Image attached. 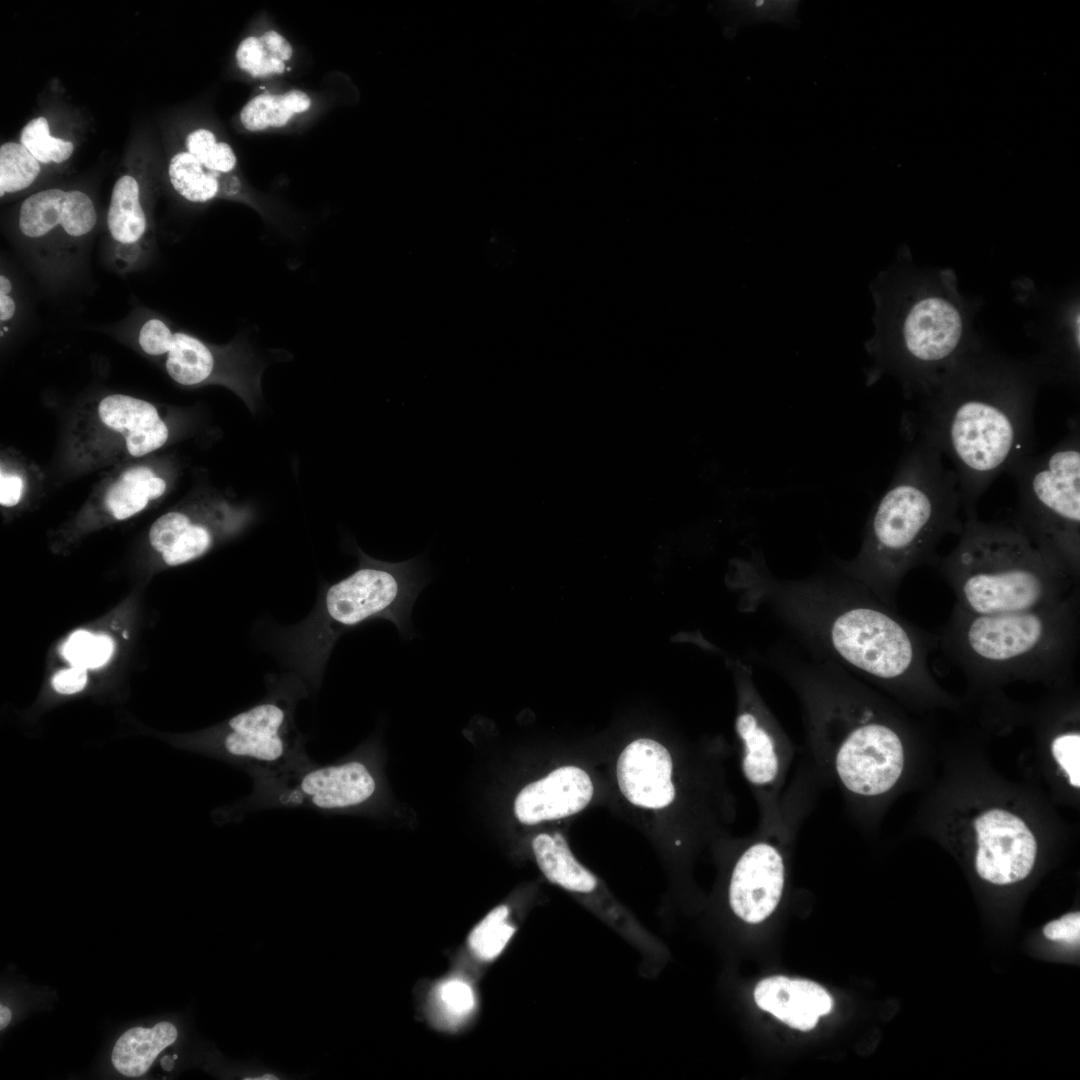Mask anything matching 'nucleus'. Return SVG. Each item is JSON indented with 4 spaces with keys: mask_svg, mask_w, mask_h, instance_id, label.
Listing matches in <instances>:
<instances>
[{
    "mask_svg": "<svg viewBox=\"0 0 1080 1080\" xmlns=\"http://www.w3.org/2000/svg\"><path fill=\"white\" fill-rule=\"evenodd\" d=\"M172 326L158 317L146 319L138 332V344L150 356H162L168 352L173 335Z\"/></svg>",
    "mask_w": 1080,
    "mask_h": 1080,
    "instance_id": "nucleus-36",
    "label": "nucleus"
},
{
    "mask_svg": "<svg viewBox=\"0 0 1080 1080\" xmlns=\"http://www.w3.org/2000/svg\"><path fill=\"white\" fill-rule=\"evenodd\" d=\"M783 858L772 844L748 847L731 874L728 899L733 913L747 923H759L772 914L782 896Z\"/></svg>",
    "mask_w": 1080,
    "mask_h": 1080,
    "instance_id": "nucleus-15",
    "label": "nucleus"
},
{
    "mask_svg": "<svg viewBox=\"0 0 1080 1080\" xmlns=\"http://www.w3.org/2000/svg\"><path fill=\"white\" fill-rule=\"evenodd\" d=\"M40 162L22 145L6 142L0 147V196L22 191L37 179Z\"/></svg>",
    "mask_w": 1080,
    "mask_h": 1080,
    "instance_id": "nucleus-28",
    "label": "nucleus"
},
{
    "mask_svg": "<svg viewBox=\"0 0 1080 1080\" xmlns=\"http://www.w3.org/2000/svg\"><path fill=\"white\" fill-rule=\"evenodd\" d=\"M909 445L891 483L867 521L858 555L845 563L846 574L891 606L905 575L921 565L936 566L937 546L963 529L958 479L943 455L923 437L910 433Z\"/></svg>",
    "mask_w": 1080,
    "mask_h": 1080,
    "instance_id": "nucleus-2",
    "label": "nucleus"
},
{
    "mask_svg": "<svg viewBox=\"0 0 1080 1080\" xmlns=\"http://www.w3.org/2000/svg\"><path fill=\"white\" fill-rule=\"evenodd\" d=\"M176 1038L177 1030L169 1022H160L153 1028H131L116 1041L112 1063L125 1076H141L148 1071L158 1054Z\"/></svg>",
    "mask_w": 1080,
    "mask_h": 1080,
    "instance_id": "nucleus-22",
    "label": "nucleus"
},
{
    "mask_svg": "<svg viewBox=\"0 0 1080 1080\" xmlns=\"http://www.w3.org/2000/svg\"><path fill=\"white\" fill-rule=\"evenodd\" d=\"M168 175L173 189L192 203H206L221 196L242 197L238 180H222L221 174L208 170L188 152L172 157Z\"/></svg>",
    "mask_w": 1080,
    "mask_h": 1080,
    "instance_id": "nucleus-23",
    "label": "nucleus"
},
{
    "mask_svg": "<svg viewBox=\"0 0 1080 1080\" xmlns=\"http://www.w3.org/2000/svg\"><path fill=\"white\" fill-rule=\"evenodd\" d=\"M11 1020V1011L4 1005L0 1006V1029L5 1028Z\"/></svg>",
    "mask_w": 1080,
    "mask_h": 1080,
    "instance_id": "nucleus-42",
    "label": "nucleus"
},
{
    "mask_svg": "<svg viewBox=\"0 0 1080 1080\" xmlns=\"http://www.w3.org/2000/svg\"><path fill=\"white\" fill-rule=\"evenodd\" d=\"M1080 593L1019 623L951 613L938 637L950 661L997 678H1045L1075 664Z\"/></svg>",
    "mask_w": 1080,
    "mask_h": 1080,
    "instance_id": "nucleus-5",
    "label": "nucleus"
},
{
    "mask_svg": "<svg viewBox=\"0 0 1080 1080\" xmlns=\"http://www.w3.org/2000/svg\"><path fill=\"white\" fill-rule=\"evenodd\" d=\"M375 789L376 783L368 768L363 763L351 761L288 775L273 794L272 801L284 806L341 810L365 802Z\"/></svg>",
    "mask_w": 1080,
    "mask_h": 1080,
    "instance_id": "nucleus-14",
    "label": "nucleus"
},
{
    "mask_svg": "<svg viewBox=\"0 0 1080 1080\" xmlns=\"http://www.w3.org/2000/svg\"><path fill=\"white\" fill-rule=\"evenodd\" d=\"M187 152L205 168L218 174L232 172L237 164L236 155L226 142H218L213 132L197 129L186 139Z\"/></svg>",
    "mask_w": 1080,
    "mask_h": 1080,
    "instance_id": "nucleus-31",
    "label": "nucleus"
},
{
    "mask_svg": "<svg viewBox=\"0 0 1080 1080\" xmlns=\"http://www.w3.org/2000/svg\"><path fill=\"white\" fill-rule=\"evenodd\" d=\"M850 578L818 633L844 664L868 678L914 688L933 686L929 656L938 637L897 615L869 588Z\"/></svg>",
    "mask_w": 1080,
    "mask_h": 1080,
    "instance_id": "nucleus-6",
    "label": "nucleus"
},
{
    "mask_svg": "<svg viewBox=\"0 0 1080 1080\" xmlns=\"http://www.w3.org/2000/svg\"><path fill=\"white\" fill-rule=\"evenodd\" d=\"M672 769L670 753L662 744L648 738L637 739L618 758V786L633 805L661 809L675 798Z\"/></svg>",
    "mask_w": 1080,
    "mask_h": 1080,
    "instance_id": "nucleus-16",
    "label": "nucleus"
},
{
    "mask_svg": "<svg viewBox=\"0 0 1080 1080\" xmlns=\"http://www.w3.org/2000/svg\"><path fill=\"white\" fill-rule=\"evenodd\" d=\"M267 678L266 697L227 722L223 746L246 765L281 770L299 746L294 710L308 686L293 671Z\"/></svg>",
    "mask_w": 1080,
    "mask_h": 1080,
    "instance_id": "nucleus-8",
    "label": "nucleus"
},
{
    "mask_svg": "<svg viewBox=\"0 0 1080 1080\" xmlns=\"http://www.w3.org/2000/svg\"><path fill=\"white\" fill-rule=\"evenodd\" d=\"M97 212L80 190L49 188L27 197L18 215L23 247L48 273L60 274L73 265L94 230Z\"/></svg>",
    "mask_w": 1080,
    "mask_h": 1080,
    "instance_id": "nucleus-9",
    "label": "nucleus"
},
{
    "mask_svg": "<svg viewBox=\"0 0 1080 1080\" xmlns=\"http://www.w3.org/2000/svg\"><path fill=\"white\" fill-rule=\"evenodd\" d=\"M173 1059L174 1058H172L170 1056L163 1057L162 1060H161V1065H162L163 1069H165L167 1071H170L172 1069V1067H173Z\"/></svg>",
    "mask_w": 1080,
    "mask_h": 1080,
    "instance_id": "nucleus-43",
    "label": "nucleus"
},
{
    "mask_svg": "<svg viewBox=\"0 0 1080 1080\" xmlns=\"http://www.w3.org/2000/svg\"><path fill=\"white\" fill-rule=\"evenodd\" d=\"M310 107L311 98L301 90L259 94L243 106L240 122L251 132L279 128L287 125L295 115L308 111Z\"/></svg>",
    "mask_w": 1080,
    "mask_h": 1080,
    "instance_id": "nucleus-25",
    "label": "nucleus"
},
{
    "mask_svg": "<svg viewBox=\"0 0 1080 1080\" xmlns=\"http://www.w3.org/2000/svg\"><path fill=\"white\" fill-rule=\"evenodd\" d=\"M978 875L996 885L1025 879L1033 869L1037 843L1026 823L1002 809L985 811L974 821Z\"/></svg>",
    "mask_w": 1080,
    "mask_h": 1080,
    "instance_id": "nucleus-13",
    "label": "nucleus"
},
{
    "mask_svg": "<svg viewBox=\"0 0 1080 1080\" xmlns=\"http://www.w3.org/2000/svg\"><path fill=\"white\" fill-rule=\"evenodd\" d=\"M593 796L587 772L563 766L526 785L516 796L514 814L523 824L561 819L580 812Z\"/></svg>",
    "mask_w": 1080,
    "mask_h": 1080,
    "instance_id": "nucleus-17",
    "label": "nucleus"
},
{
    "mask_svg": "<svg viewBox=\"0 0 1080 1080\" xmlns=\"http://www.w3.org/2000/svg\"><path fill=\"white\" fill-rule=\"evenodd\" d=\"M936 567L956 597L952 612L1023 614L1059 605L1080 584L1051 566L1009 521L964 520L956 547Z\"/></svg>",
    "mask_w": 1080,
    "mask_h": 1080,
    "instance_id": "nucleus-4",
    "label": "nucleus"
},
{
    "mask_svg": "<svg viewBox=\"0 0 1080 1080\" xmlns=\"http://www.w3.org/2000/svg\"><path fill=\"white\" fill-rule=\"evenodd\" d=\"M12 290H13L12 281L6 275L1 274V276H0V293H2V294H10V293H12Z\"/></svg>",
    "mask_w": 1080,
    "mask_h": 1080,
    "instance_id": "nucleus-41",
    "label": "nucleus"
},
{
    "mask_svg": "<svg viewBox=\"0 0 1080 1080\" xmlns=\"http://www.w3.org/2000/svg\"><path fill=\"white\" fill-rule=\"evenodd\" d=\"M436 1000L441 1011L451 1020L467 1017L476 1005L472 986L461 978H450L437 987Z\"/></svg>",
    "mask_w": 1080,
    "mask_h": 1080,
    "instance_id": "nucleus-32",
    "label": "nucleus"
},
{
    "mask_svg": "<svg viewBox=\"0 0 1080 1080\" xmlns=\"http://www.w3.org/2000/svg\"><path fill=\"white\" fill-rule=\"evenodd\" d=\"M153 477L149 468L134 467L110 488L106 504L116 519H127L146 507L150 500V479Z\"/></svg>",
    "mask_w": 1080,
    "mask_h": 1080,
    "instance_id": "nucleus-27",
    "label": "nucleus"
},
{
    "mask_svg": "<svg viewBox=\"0 0 1080 1080\" xmlns=\"http://www.w3.org/2000/svg\"><path fill=\"white\" fill-rule=\"evenodd\" d=\"M735 726L743 745L745 778L756 787L772 785L781 766L778 738L753 691L751 702L739 712Z\"/></svg>",
    "mask_w": 1080,
    "mask_h": 1080,
    "instance_id": "nucleus-21",
    "label": "nucleus"
},
{
    "mask_svg": "<svg viewBox=\"0 0 1080 1080\" xmlns=\"http://www.w3.org/2000/svg\"><path fill=\"white\" fill-rule=\"evenodd\" d=\"M1044 936L1052 941H1061L1070 944L1079 943L1080 939V913L1072 912L1053 920L1043 928Z\"/></svg>",
    "mask_w": 1080,
    "mask_h": 1080,
    "instance_id": "nucleus-37",
    "label": "nucleus"
},
{
    "mask_svg": "<svg viewBox=\"0 0 1080 1080\" xmlns=\"http://www.w3.org/2000/svg\"><path fill=\"white\" fill-rule=\"evenodd\" d=\"M1047 451L1027 455L1008 474L1017 489L1014 526L1055 569L1080 584V425Z\"/></svg>",
    "mask_w": 1080,
    "mask_h": 1080,
    "instance_id": "nucleus-7",
    "label": "nucleus"
},
{
    "mask_svg": "<svg viewBox=\"0 0 1080 1080\" xmlns=\"http://www.w3.org/2000/svg\"><path fill=\"white\" fill-rule=\"evenodd\" d=\"M16 313V302L10 294L0 293V320L1 325L12 320Z\"/></svg>",
    "mask_w": 1080,
    "mask_h": 1080,
    "instance_id": "nucleus-40",
    "label": "nucleus"
},
{
    "mask_svg": "<svg viewBox=\"0 0 1080 1080\" xmlns=\"http://www.w3.org/2000/svg\"><path fill=\"white\" fill-rule=\"evenodd\" d=\"M354 546L358 565L337 582L323 585L310 614L274 633L271 647L280 661L317 688L339 638L374 620H388L403 638L414 637L411 611L426 583L422 561L387 562Z\"/></svg>",
    "mask_w": 1080,
    "mask_h": 1080,
    "instance_id": "nucleus-3",
    "label": "nucleus"
},
{
    "mask_svg": "<svg viewBox=\"0 0 1080 1080\" xmlns=\"http://www.w3.org/2000/svg\"><path fill=\"white\" fill-rule=\"evenodd\" d=\"M107 226L112 240L113 256L124 271L140 265L146 257L148 221L140 199L138 181L121 176L114 184L107 213Z\"/></svg>",
    "mask_w": 1080,
    "mask_h": 1080,
    "instance_id": "nucleus-19",
    "label": "nucleus"
},
{
    "mask_svg": "<svg viewBox=\"0 0 1080 1080\" xmlns=\"http://www.w3.org/2000/svg\"><path fill=\"white\" fill-rule=\"evenodd\" d=\"M61 652L71 666L84 669L98 668L105 665L112 657L114 642L108 635L78 630L68 637Z\"/></svg>",
    "mask_w": 1080,
    "mask_h": 1080,
    "instance_id": "nucleus-29",
    "label": "nucleus"
},
{
    "mask_svg": "<svg viewBox=\"0 0 1080 1080\" xmlns=\"http://www.w3.org/2000/svg\"><path fill=\"white\" fill-rule=\"evenodd\" d=\"M165 369L182 386L218 380L235 391L253 410L261 396L263 365L245 340L214 346L185 331H173Z\"/></svg>",
    "mask_w": 1080,
    "mask_h": 1080,
    "instance_id": "nucleus-10",
    "label": "nucleus"
},
{
    "mask_svg": "<svg viewBox=\"0 0 1080 1080\" xmlns=\"http://www.w3.org/2000/svg\"><path fill=\"white\" fill-rule=\"evenodd\" d=\"M1005 375L970 370L947 379L908 430L951 461L965 519L977 515L980 497L999 475L1032 454V396Z\"/></svg>",
    "mask_w": 1080,
    "mask_h": 1080,
    "instance_id": "nucleus-1",
    "label": "nucleus"
},
{
    "mask_svg": "<svg viewBox=\"0 0 1080 1080\" xmlns=\"http://www.w3.org/2000/svg\"><path fill=\"white\" fill-rule=\"evenodd\" d=\"M756 1004L792 1028L809 1031L820 1016L829 1014L833 999L813 981L772 976L761 980L754 990Z\"/></svg>",
    "mask_w": 1080,
    "mask_h": 1080,
    "instance_id": "nucleus-18",
    "label": "nucleus"
},
{
    "mask_svg": "<svg viewBox=\"0 0 1080 1080\" xmlns=\"http://www.w3.org/2000/svg\"><path fill=\"white\" fill-rule=\"evenodd\" d=\"M835 772L850 792L875 796L889 791L904 766L903 744L898 733L875 720L864 708L858 724L844 737L834 759Z\"/></svg>",
    "mask_w": 1080,
    "mask_h": 1080,
    "instance_id": "nucleus-12",
    "label": "nucleus"
},
{
    "mask_svg": "<svg viewBox=\"0 0 1080 1080\" xmlns=\"http://www.w3.org/2000/svg\"><path fill=\"white\" fill-rule=\"evenodd\" d=\"M23 482L17 475H8L1 472L0 476V504L5 507L16 505L22 495Z\"/></svg>",
    "mask_w": 1080,
    "mask_h": 1080,
    "instance_id": "nucleus-39",
    "label": "nucleus"
},
{
    "mask_svg": "<svg viewBox=\"0 0 1080 1080\" xmlns=\"http://www.w3.org/2000/svg\"><path fill=\"white\" fill-rule=\"evenodd\" d=\"M517 925L507 905L492 909L470 932L469 948L483 961L497 958L516 933Z\"/></svg>",
    "mask_w": 1080,
    "mask_h": 1080,
    "instance_id": "nucleus-26",
    "label": "nucleus"
},
{
    "mask_svg": "<svg viewBox=\"0 0 1080 1080\" xmlns=\"http://www.w3.org/2000/svg\"><path fill=\"white\" fill-rule=\"evenodd\" d=\"M293 55L290 42L276 30L244 38L236 50L239 68L254 78L280 75Z\"/></svg>",
    "mask_w": 1080,
    "mask_h": 1080,
    "instance_id": "nucleus-24",
    "label": "nucleus"
},
{
    "mask_svg": "<svg viewBox=\"0 0 1080 1080\" xmlns=\"http://www.w3.org/2000/svg\"><path fill=\"white\" fill-rule=\"evenodd\" d=\"M1052 754L1069 777L1070 784L1080 787V735L1067 732L1058 735L1051 744Z\"/></svg>",
    "mask_w": 1080,
    "mask_h": 1080,
    "instance_id": "nucleus-34",
    "label": "nucleus"
},
{
    "mask_svg": "<svg viewBox=\"0 0 1080 1080\" xmlns=\"http://www.w3.org/2000/svg\"><path fill=\"white\" fill-rule=\"evenodd\" d=\"M798 2L795 1H744L737 2L742 18L751 23L776 21L785 25L795 20Z\"/></svg>",
    "mask_w": 1080,
    "mask_h": 1080,
    "instance_id": "nucleus-33",
    "label": "nucleus"
},
{
    "mask_svg": "<svg viewBox=\"0 0 1080 1080\" xmlns=\"http://www.w3.org/2000/svg\"><path fill=\"white\" fill-rule=\"evenodd\" d=\"M87 683L86 669L71 666L54 674L53 688L61 694H73L81 691Z\"/></svg>",
    "mask_w": 1080,
    "mask_h": 1080,
    "instance_id": "nucleus-38",
    "label": "nucleus"
},
{
    "mask_svg": "<svg viewBox=\"0 0 1080 1080\" xmlns=\"http://www.w3.org/2000/svg\"><path fill=\"white\" fill-rule=\"evenodd\" d=\"M20 144L40 163L45 164L64 162L74 150L70 141L50 135L49 124L44 117L35 118L24 126L20 135Z\"/></svg>",
    "mask_w": 1080,
    "mask_h": 1080,
    "instance_id": "nucleus-30",
    "label": "nucleus"
},
{
    "mask_svg": "<svg viewBox=\"0 0 1080 1080\" xmlns=\"http://www.w3.org/2000/svg\"><path fill=\"white\" fill-rule=\"evenodd\" d=\"M190 516L181 511H172L160 516L149 530L152 547L163 554L177 540L189 522Z\"/></svg>",
    "mask_w": 1080,
    "mask_h": 1080,
    "instance_id": "nucleus-35",
    "label": "nucleus"
},
{
    "mask_svg": "<svg viewBox=\"0 0 1080 1080\" xmlns=\"http://www.w3.org/2000/svg\"><path fill=\"white\" fill-rule=\"evenodd\" d=\"M276 1079H277V1077H275L273 1075H264L262 1077H257V1078H246V1080H276Z\"/></svg>",
    "mask_w": 1080,
    "mask_h": 1080,
    "instance_id": "nucleus-44",
    "label": "nucleus"
},
{
    "mask_svg": "<svg viewBox=\"0 0 1080 1080\" xmlns=\"http://www.w3.org/2000/svg\"><path fill=\"white\" fill-rule=\"evenodd\" d=\"M963 337L959 310L947 299L927 296L913 303L902 317L889 360L917 379L934 378V371L951 363Z\"/></svg>",
    "mask_w": 1080,
    "mask_h": 1080,
    "instance_id": "nucleus-11",
    "label": "nucleus"
},
{
    "mask_svg": "<svg viewBox=\"0 0 1080 1080\" xmlns=\"http://www.w3.org/2000/svg\"><path fill=\"white\" fill-rule=\"evenodd\" d=\"M98 412L107 427L125 435L126 448L134 457L160 448L168 439L166 424L155 406L145 400L123 394L109 395L100 401Z\"/></svg>",
    "mask_w": 1080,
    "mask_h": 1080,
    "instance_id": "nucleus-20",
    "label": "nucleus"
}]
</instances>
